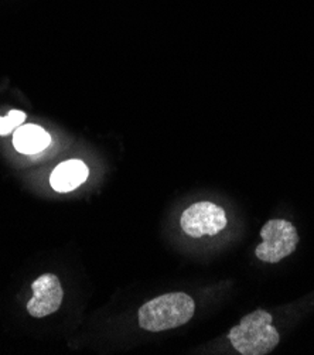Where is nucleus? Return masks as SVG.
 Instances as JSON below:
<instances>
[{"mask_svg":"<svg viewBox=\"0 0 314 355\" xmlns=\"http://www.w3.org/2000/svg\"><path fill=\"white\" fill-rule=\"evenodd\" d=\"M26 121V114L21 111H10L6 116H0V135H9Z\"/></svg>","mask_w":314,"mask_h":355,"instance_id":"nucleus-8","label":"nucleus"},{"mask_svg":"<svg viewBox=\"0 0 314 355\" xmlns=\"http://www.w3.org/2000/svg\"><path fill=\"white\" fill-rule=\"evenodd\" d=\"M228 224L225 211L214 202H195L190 205L180 218L182 230L193 236L201 238L205 235H216Z\"/></svg>","mask_w":314,"mask_h":355,"instance_id":"nucleus-4","label":"nucleus"},{"mask_svg":"<svg viewBox=\"0 0 314 355\" xmlns=\"http://www.w3.org/2000/svg\"><path fill=\"white\" fill-rule=\"evenodd\" d=\"M263 242L256 246V257L262 262L277 263L292 255L299 243V235L293 224L285 220H270L262 230Z\"/></svg>","mask_w":314,"mask_h":355,"instance_id":"nucleus-3","label":"nucleus"},{"mask_svg":"<svg viewBox=\"0 0 314 355\" xmlns=\"http://www.w3.org/2000/svg\"><path fill=\"white\" fill-rule=\"evenodd\" d=\"M229 340L242 355H263L279 344V333L272 326V315L265 310H256L229 331Z\"/></svg>","mask_w":314,"mask_h":355,"instance_id":"nucleus-2","label":"nucleus"},{"mask_svg":"<svg viewBox=\"0 0 314 355\" xmlns=\"http://www.w3.org/2000/svg\"><path fill=\"white\" fill-rule=\"evenodd\" d=\"M88 167L84 162L73 159L58 164L50 177L51 187L58 193H68L81 186L88 177Z\"/></svg>","mask_w":314,"mask_h":355,"instance_id":"nucleus-6","label":"nucleus"},{"mask_svg":"<svg viewBox=\"0 0 314 355\" xmlns=\"http://www.w3.org/2000/svg\"><path fill=\"white\" fill-rule=\"evenodd\" d=\"M195 311L191 296L167 293L145 303L139 310V326L146 331H164L189 323Z\"/></svg>","mask_w":314,"mask_h":355,"instance_id":"nucleus-1","label":"nucleus"},{"mask_svg":"<svg viewBox=\"0 0 314 355\" xmlns=\"http://www.w3.org/2000/svg\"><path fill=\"white\" fill-rule=\"evenodd\" d=\"M51 144L50 135L37 125H24L17 128L13 135V145L23 155H36L43 152Z\"/></svg>","mask_w":314,"mask_h":355,"instance_id":"nucleus-7","label":"nucleus"},{"mask_svg":"<svg viewBox=\"0 0 314 355\" xmlns=\"http://www.w3.org/2000/svg\"><path fill=\"white\" fill-rule=\"evenodd\" d=\"M33 297L27 303V311L36 318L55 313L62 302V288L58 277L44 273L33 282Z\"/></svg>","mask_w":314,"mask_h":355,"instance_id":"nucleus-5","label":"nucleus"}]
</instances>
